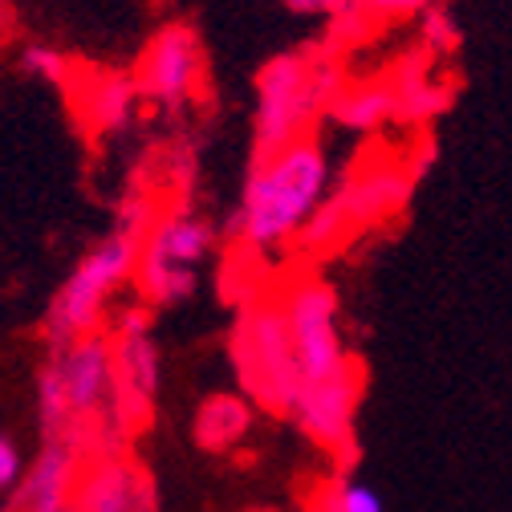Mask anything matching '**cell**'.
I'll list each match as a JSON object with an SVG mask.
<instances>
[{"instance_id": "1", "label": "cell", "mask_w": 512, "mask_h": 512, "mask_svg": "<svg viewBox=\"0 0 512 512\" xmlns=\"http://www.w3.org/2000/svg\"><path fill=\"white\" fill-rule=\"evenodd\" d=\"M37 419L45 439L82 447L86 460L131 452L135 431L118 407L114 354L106 334L53 346L37 378Z\"/></svg>"}, {"instance_id": "2", "label": "cell", "mask_w": 512, "mask_h": 512, "mask_svg": "<svg viewBox=\"0 0 512 512\" xmlns=\"http://www.w3.org/2000/svg\"><path fill=\"white\" fill-rule=\"evenodd\" d=\"M330 196H334V163L313 135L281 147H265L256 151L244 175L232 236L252 256L289 248L301 240V232L326 208Z\"/></svg>"}, {"instance_id": "3", "label": "cell", "mask_w": 512, "mask_h": 512, "mask_svg": "<svg viewBox=\"0 0 512 512\" xmlns=\"http://www.w3.org/2000/svg\"><path fill=\"white\" fill-rule=\"evenodd\" d=\"M135 261H139V228L122 224L106 232L82 261L66 273V281L57 285L49 309H45V342L70 346L78 338L102 334L110 301L135 285Z\"/></svg>"}, {"instance_id": "4", "label": "cell", "mask_w": 512, "mask_h": 512, "mask_svg": "<svg viewBox=\"0 0 512 512\" xmlns=\"http://www.w3.org/2000/svg\"><path fill=\"white\" fill-rule=\"evenodd\" d=\"M216 252V228L196 208H163L139 232L135 289L147 309L183 305L200 285V269Z\"/></svg>"}, {"instance_id": "5", "label": "cell", "mask_w": 512, "mask_h": 512, "mask_svg": "<svg viewBox=\"0 0 512 512\" xmlns=\"http://www.w3.org/2000/svg\"><path fill=\"white\" fill-rule=\"evenodd\" d=\"M342 90V70L330 57L285 53L273 57L256 78V147H281L305 139L313 122L330 114Z\"/></svg>"}, {"instance_id": "6", "label": "cell", "mask_w": 512, "mask_h": 512, "mask_svg": "<svg viewBox=\"0 0 512 512\" xmlns=\"http://www.w3.org/2000/svg\"><path fill=\"white\" fill-rule=\"evenodd\" d=\"M232 362L240 374V395L269 415H293L297 407V362L277 297H252L232 330Z\"/></svg>"}, {"instance_id": "7", "label": "cell", "mask_w": 512, "mask_h": 512, "mask_svg": "<svg viewBox=\"0 0 512 512\" xmlns=\"http://www.w3.org/2000/svg\"><path fill=\"white\" fill-rule=\"evenodd\" d=\"M277 301H281L285 326H289L301 391L317 387V382H330V378H338L342 370L354 366V358L346 350V338H342V305H338V293L326 277L305 273V277L289 281L277 293Z\"/></svg>"}, {"instance_id": "8", "label": "cell", "mask_w": 512, "mask_h": 512, "mask_svg": "<svg viewBox=\"0 0 512 512\" xmlns=\"http://www.w3.org/2000/svg\"><path fill=\"white\" fill-rule=\"evenodd\" d=\"M155 309L126 305L110 326V354H114V382H118V407L122 419L139 435V427L151 419L159 387H163V354L155 342Z\"/></svg>"}, {"instance_id": "9", "label": "cell", "mask_w": 512, "mask_h": 512, "mask_svg": "<svg viewBox=\"0 0 512 512\" xmlns=\"http://www.w3.org/2000/svg\"><path fill=\"white\" fill-rule=\"evenodd\" d=\"M139 98L159 110H183L204 90V45L187 25H163L135 70Z\"/></svg>"}, {"instance_id": "10", "label": "cell", "mask_w": 512, "mask_h": 512, "mask_svg": "<svg viewBox=\"0 0 512 512\" xmlns=\"http://www.w3.org/2000/svg\"><path fill=\"white\" fill-rule=\"evenodd\" d=\"M362 407V366L354 362L350 370H342L330 382H317V387H305L297 395L293 407V423L322 447V452L334 456H350L354 447V419Z\"/></svg>"}, {"instance_id": "11", "label": "cell", "mask_w": 512, "mask_h": 512, "mask_svg": "<svg viewBox=\"0 0 512 512\" xmlns=\"http://www.w3.org/2000/svg\"><path fill=\"white\" fill-rule=\"evenodd\" d=\"M74 512H159V492L131 452L98 456L86 460Z\"/></svg>"}, {"instance_id": "12", "label": "cell", "mask_w": 512, "mask_h": 512, "mask_svg": "<svg viewBox=\"0 0 512 512\" xmlns=\"http://www.w3.org/2000/svg\"><path fill=\"white\" fill-rule=\"evenodd\" d=\"M86 472V452L66 439H45L41 452L33 456V468H25L13 508L17 512H74L78 484Z\"/></svg>"}, {"instance_id": "13", "label": "cell", "mask_w": 512, "mask_h": 512, "mask_svg": "<svg viewBox=\"0 0 512 512\" xmlns=\"http://www.w3.org/2000/svg\"><path fill=\"white\" fill-rule=\"evenodd\" d=\"M252 419H256V407L244 395L220 391V395H208L196 407V419H191V439H196L204 452L224 456V452H236V447L248 439Z\"/></svg>"}, {"instance_id": "14", "label": "cell", "mask_w": 512, "mask_h": 512, "mask_svg": "<svg viewBox=\"0 0 512 512\" xmlns=\"http://www.w3.org/2000/svg\"><path fill=\"white\" fill-rule=\"evenodd\" d=\"M139 86L135 78H122V74H98V78H86L82 90H78V106H82V118L94 126L98 135H114V131H126L135 118V106H139Z\"/></svg>"}, {"instance_id": "15", "label": "cell", "mask_w": 512, "mask_h": 512, "mask_svg": "<svg viewBox=\"0 0 512 512\" xmlns=\"http://www.w3.org/2000/svg\"><path fill=\"white\" fill-rule=\"evenodd\" d=\"M330 118L342 122L346 131L370 135L378 126L395 118V90L391 82H362V86H342L338 98L330 102Z\"/></svg>"}, {"instance_id": "16", "label": "cell", "mask_w": 512, "mask_h": 512, "mask_svg": "<svg viewBox=\"0 0 512 512\" xmlns=\"http://www.w3.org/2000/svg\"><path fill=\"white\" fill-rule=\"evenodd\" d=\"M391 90H395V118L407 122H431L447 106V86H439L423 70H407L399 82H391Z\"/></svg>"}, {"instance_id": "17", "label": "cell", "mask_w": 512, "mask_h": 512, "mask_svg": "<svg viewBox=\"0 0 512 512\" xmlns=\"http://www.w3.org/2000/svg\"><path fill=\"white\" fill-rule=\"evenodd\" d=\"M313 512H387V504H382V496L370 484L342 472V476H334V480H326L322 488H317Z\"/></svg>"}, {"instance_id": "18", "label": "cell", "mask_w": 512, "mask_h": 512, "mask_svg": "<svg viewBox=\"0 0 512 512\" xmlns=\"http://www.w3.org/2000/svg\"><path fill=\"white\" fill-rule=\"evenodd\" d=\"M439 0H358V17L362 21H419L431 13Z\"/></svg>"}, {"instance_id": "19", "label": "cell", "mask_w": 512, "mask_h": 512, "mask_svg": "<svg viewBox=\"0 0 512 512\" xmlns=\"http://www.w3.org/2000/svg\"><path fill=\"white\" fill-rule=\"evenodd\" d=\"M21 66H25V74H33L37 82H49V86H61L70 78V61L61 57L53 45H29L21 53Z\"/></svg>"}, {"instance_id": "20", "label": "cell", "mask_w": 512, "mask_h": 512, "mask_svg": "<svg viewBox=\"0 0 512 512\" xmlns=\"http://www.w3.org/2000/svg\"><path fill=\"white\" fill-rule=\"evenodd\" d=\"M419 37H423V49L427 53H456V45H460V29L452 25V17L443 13V5H435L431 13H423L419 17Z\"/></svg>"}, {"instance_id": "21", "label": "cell", "mask_w": 512, "mask_h": 512, "mask_svg": "<svg viewBox=\"0 0 512 512\" xmlns=\"http://www.w3.org/2000/svg\"><path fill=\"white\" fill-rule=\"evenodd\" d=\"M285 9L297 13V17L346 21V17H358V0H285Z\"/></svg>"}, {"instance_id": "22", "label": "cell", "mask_w": 512, "mask_h": 512, "mask_svg": "<svg viewBox=\"0 0 512 512\" xmlns=\"http://www.w3.org/2000/svg\"><path fill=\"white\" fill-rule=\"evenodd\" d=\"M25 476V456L13 435H0V492H17Z\"/></svg>"}, {"instance_id": "23", "label": "cell", "mask_w": 512, "mask_h": 512, "mask_svg": "<svg viewBox=\"0 0 512 512\" xmlns=\"http://www.w3.org/2000/svg\"><path fill=\"white\" fill-rule=\"evenodd\" d=\"M5 9H9V0H0V13H5Z\"/></svg>"}, {"instance_id": "24", "label": "cell", "mask_w": 512, "mask_h": 512, "mask_svg": "<svg viewBox=\"0 0 512 512\" xmlns=\"http://www.w3.org/2000/svg\"><path fill=\"white\" fill-rule=\"evenodd\" d=\"M5 512H17V508H13V504H9V508H5Z\"/></svg>"}]
</instances>
